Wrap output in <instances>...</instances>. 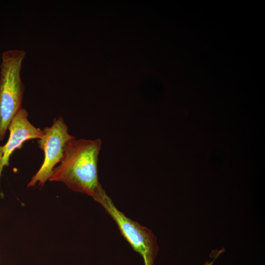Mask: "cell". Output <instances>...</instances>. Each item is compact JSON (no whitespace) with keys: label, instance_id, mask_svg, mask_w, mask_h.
I'll use <instances>...</instances> for the list:
<instances>
[{"label":"cell","instance_id":"6da1fadb","mask_svg":"<svg viewBox=\"0 0 265 265\" xmlns=\"http://www.w3.org/2000/svg\"><path fill=\"white\" fill-rule=\"evenodd\" d=\"M100 139L73 138L65 144L60 163L49 181L65 184L72 190L93 196L102 187L98 175Z\"/></svg>","mask_w":265,"mask_h":265},{"label":"cell","instance_id":"7a4b0ae2","mask_svg":"<svg viewBox=\"0 0 265 265\" xmlns=\"http://www.w3.org/2000/svg\"><path fill=\"white\" fill-rule=\"evenodd\" d=\"M26 55L24 50H9L2 54L0 71V141L12 119L22 107L24 86L20 72Z\"/></svg>","mask_w":265,"mask_h":265},{"label":"cell","instance_id":"3957f363","mask_svg":"<svg viewBox=\"0 0 265 265\" xmlns=\"http://www.w3.org/2000/svg\"><path fill=\"white\" fill-rule=\"evenodd\" d=\"M92 198L103 206L115 222L122 235L133 250L142 257L144 265H154L158 246L152 232L119 211L102 187Z\"/></svg>","mask_w":265,"mask_h":265},{"label":"cell","instance_id":"277c9868","mask_svg":"<svg viewBox=\"0 0 265 265\" xmlns=\"http://www.w3.org/2000/svg\"><path fill=\"white\" fill-rule=\"evenodd\" d=\"M43 137L37 143L44 153L42 165L28 184V186L36 184L42 186L49 180L55 165L59 163L63 156L65 144L75 136L68 133V127L61 117L55 118L52 126L44 129Z\"/></svg>","mask_w":265,"mask_h":265},{"label":"cell","instance_id":"5b68a950","mask_svg":"<svg viewBox=\"0 0 265 265\" xmlns=\"http://www.w3.org/2000/svg\"><path fill=\"white\" fill-rule=\"evenodd\" d=\"M27 117L26 110L21 107L9 125V138L6 144L2 146L3 155L0 162V181L3 168L9 165V160L12 153L16 149L21 148L26 141L40 139L44 135L43 130L32 125Z\"/></svg>","mask_w":265,"mask_h":265},{"label":"cell","instance_id":"8992f818","mask_svg":"<svg viewBox=\"0 0 265 265\" xmlns=\"http://www.w3.org/2000/svg\"><path fill=\"white\" fill-rule=\"evenodd\" d=\"M2 155H3V148H2V146H0V162L1 161V158H2Z\"/></svg>","mask_w":265,"mask_h":265},{"label":"cell","instance_id":"52a82bcc","mask_svg":"<svg viewBox=\"0 0 265 265\" xmlns=\"http://www.w3.org/2000/svg\"><path fill=\"white\" fill-rule=\"evenodd\" d=\"M207 265H209L208 264Z\"/></svg>","mask_w":265,"mask_h":265}]
</instances>
